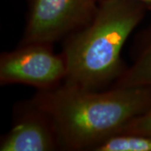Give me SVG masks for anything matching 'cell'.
<instances>
[{"mask_svg": "<svg viewBox=\"0 0 151 151\" xmlns=\"http://www.w3.org/2000/svg\"><path fill=\"white\" fill-rule=\"evenodd\" d=\"M31 101L50 121L60 150L92 151L151 107V87L92 91L62 82Z\"/></svg>", "mask_w": 151, "mask_h": 151, "instance_id": "cell-1", "label": "cell"}, {"mask_svg": "<svg viewBox=\"0 0 151 151\" xmlns=\"http://www.w3.org/2000/svg\"><path fill=\"white\" fill-rule=\"evenodd\" d=\"M147 10L134 0H99L92 20L63 40L64 82L92 91L113 86L128 67L122 49Z\"/></svg>", "mask_w": 151, "mask_h": 151, "instance_id": "cell-2", "label": "cell"}, {"mask_svg": "<svg viewBox=\"0 0 151 151\" xmlns=\"http://www.w3.org/2000/svg\"><path fill=\"white\" fill-rule=\"evenodd\" d=\"M99 0H27L26 24L19 44L54 45L92 20Z\"/></svg>", "mask_w": 151, "mask_h": 151, "instance_id": "cell-3", "label": "cell"}, {"mask_svg": "<svg viewBox=\"0 0 151 151\" xmlns=\"http://www.w3.org/2000/svg\"><path fill=\"white\" fill-rule=\"evenodd\" d=\"M67 75L65 57L56 54L53 45L19 44L0 56V84H24L47 91L60 85Z\"/></svg>", "mask_w": 151, "mask_h": 151, "instance_id": "cell-4", "label": "cell"}, {"mask_svg": "<svg viewBox=\"0 0 151 151\" xmlns=\"http://www.w3.org/2000/svg\"><path fill=\"white\" fill-rule=\"evenodd\" d=\"M14 124L2 136L1 151H53L60 150L47 116L30 100L17 104Z\"/></svg>", "mask_w": 151, "mask_h": 151, "instance_id": "cell-5", "label": "cell"}, {"mask_svg": "<svg viewBox=\"0 0 151 151\" xmlns=\"http://www.w3.org/2000/svg\"><path fill=\"white\" fill-rule=\"evenodd\" d=\"M132 56V65L111 86L151 87V22L136 38Z\"/></svg>", "mask_w": 151, "mask_h": 151, "instance_id": "cell-6", "label": "cell"}, {"mask_svg": "<svg viewBox=\"0 0 151 151\" xmlns=\"http://www.w3.org/2000/svg\"><path fill=\"white\" fill-rule=\"evenodd\" d=\"M92 151H151V137L120 131L99 143Z\"/></svg>", "mask_w": 151, "mask_h": 151, "instance_id": "cell-7", "label": "cell"}, {"mask_svg": "<svg viewBox=\"0 0 151 151\" xmlns=\"http://www.w3.org/2000/svg\"><path fill=\"white\" fill-rule=\"evenodd\" d=\"M122 131L134 132L151 137V107L131 120Z\"/></svg>", "mask_w": 151, "mask_h": 151, "instance_id": "cell-8", "label": "cell"}, {"mask_svg": "<svg viewBox=\"0 0 151 151\" xmlns=\"http://www.w3.org/2000/svg\"><path fill=\"white\" fill-rule=\"evenodd\" d=\"M134 1H137L139 3H141L144 5H145L149 9H151V0H134Z\"/></svg>", "mask_w": 151, "mask_h": 151, "instance_id": "cell-9", "label": "cell"}]
</instances>
